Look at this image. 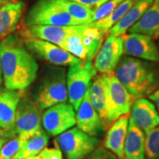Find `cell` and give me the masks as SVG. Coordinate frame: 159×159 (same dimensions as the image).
I'll use <instances>...</instances> for the list:
<instances>
[{"mask_svg":"<svg viewBox=\"0 0 159 159\" xmlns=\"http://www.w3.org/2000/svg\"><path fill=\"white\" fill-rule=\"evenodd\" d=\"M0 66L5 87L11 90H25L39 71L36 60L17 33L0 41Z\"/></svg>","mask_w":159,"mask_h":159,"instance_id":"cell-1","label":"cell"},{"mask_svg":"<svg viewBox=\"0 0 159 159\" xmlns=\"http://www.w3.org/2000/svg\"><path fill=\"white\" fill-rule=\"evenodd\" d=\"M114 74L134 99L149 97L159 88V69L138 58L121 57Z\"/></svg>","mask_w":159,"mask_h":159,"instance_id":"cell-2","label":"cell"},{"mask_svg":"<svg viewBox=\"0 0 159 159\" xmlns=\"http://www.w3.org/2000/svg\"><path fill=\"white\" fill-rule=\"evenodd\" d=\"M30 96L42 110L66 102V71L62 66H47L33 85Z\"/></svg>","mask_w":159,"mask_h":159,"instance_id":"cell-3","label":"cell"},{"mask_svg":"<svg viewBox=\"0 0 159 159\" xmlns=\"http://www.w3.org/2000/svg\"><path fill=\"white\" fill-rule=\"evenodd\" d=\"M105 35L90 23L75 25L63 49L81 61L93 62L102 47Z\"/></svg>","mask_w":159,"mask_h":159,"instance_id":"cell-4","label":"cell"},{"mask_svg":"<svg viewBox=\"0 0 159 159\" xmlns=\"http://www.w3.org/2000/svg\"><path fill=\"white\" fill-rule=\"evenodd\" d=\"M101 75L104 87L107 120L110 128L121 116L129 114L134 98L119 80L114 71Z\"/></svg>","mask_w":159,"mask_h":159,"instance_id":"cell-5","label":"cell"},{"mask_svg":"<svg viewBox=\"0 0 159 159\" xmlns=\"http://www.w3.org/2000/svg\"><path fill=\"white\" fill-rule=\"evenodd\" d=\"M25 27L33 25L74 26L80 23L58 7L55 0H38L23 21Z\"/></svg>","mask_w":159,"mask_h":159,"instance_id":"cell-6","label":"cell"},{"mask_svg":"<svg viewBox=\"0 0 159 159\" xmlns=\"http://www.w3.org/2000/svg\"><path fill=\"white\" fill-rule=\"evenodd\" d=\"M97 71L93 62L83 61L69 67L66 72L68 99L75 111L78 110Z\"/></svg>","mask_w":159,"mask_h":159,"instance_id":"cell-7","label":"cell"},{"mask_svg":"<svg viewBox=\"0 0 159 159\" xmlns=\"http://www.w3.org/2000/svg\"><path fill=\"white\" fill-rule=\"evenodd\" d=\"M42 109L30 94H24L16 112L15 134L21 141H25L42 129Z\"/></svg>","mask_w":159,"mask_h":159,"instance_id":"cell-8","label":"cell"},{"mask_svg":"<svg viewBox=\"0 0 159 159\" xmlns=\"http://www.w3.org/2000/svg\"><path fill=\"white\" fill-rule=\"evenodd\" d=\"M55 142L66 159H85L96 149L99 140L79 128H71L58 135Z\"/></svg>","mask_w":159,"mask_h":159,"instance_id":"cell-9","label":"cell"},{"mask_svg":"<svg viewBox=\"0 0 159 159\" xmlns=\"http://www.w3.org/2000/svg\"><path fill=\"white\" fill-rule=\"evenodd\" d=\"M26 48L40 58L57 66H71L83 62L58 46L35 38H23Z\"/></svg>","mask_w":159,"mask_h":159,"instance_id":"cell-10","label":"cell"},{"mask_svg":"<svg viewBox=\"0 0 159 159\" xmlns=\"http://www.w3.org/2000/svg\"><path fill=\"white\" fill-rule=\"evenodd\" d=\"M75 112L72 105L66 102L49 107L42 114L43 129L51 136H58L76 125Z\"/></svg>","mask_w":159,"mask_h":159,"instance_id":"cell-11","label":"cell"},{"mask_svg":"<svg viewBox=\"0 0 159 159\" xmlns=\"http://www.w3.org/2000/svg\"><path fill=\"white\" fill-rule=\"evenodd\" d=\"M25 90L0 88V137L9 140L16 137V112Z\"/></svg>","mask_w":159,"mask_h":159,"instance_id":"cell-12","label":"cell"},{"mask_svg":"<svg viewBox=\"0 0 159 159\" xmlns=\"http://www.w3.org/2000/svg\"><path fill=\"white\" fill-rule=\"evenodd\" d=\"M124 54L150 62L159 63V49L154 40L145 35L128 33L121 35Z\"/></svg>","mask_w":159,"mask_h":159,"instance_id":"cell-13","label":"cell"},{"mask_svg":"<svg viewBox=\"0 0 159 159\" xmlns=\"http://www.w3.org/2000/svg\"><path fill=\"white\" fill-rule=\"evenodd\" d=\"M121 36H108L94 57V68L100 74L112 72L123 55Z\"/></svg>","mask_w":159,"mask_h":159,"instance_id":"cell-14","label":"cell"},{"mask_svg":"<svg viewBox=\"0 0 159 159\" xmlns=\"http://www.w3.org/2000/svg\"><path fill=\"white\" fill-rule=\"evenodd\" d=\"M130 111V118L145 135L159 126V114L155 105L149 99L144 97L135 99Z\"/></svg>","mask_w":159,"mask_h":159,"instance_id":"cell-15","label":"cell"},{"mask_svg":"<svg viewBox=\"0 0 159 159\" xmlns=\"http://www.w3.org/2000/svg\"><path fill=\"white\" fill-rule=\"evenodd\" d=\"M72 27L73 26H29L22 29L21 35L24 38H35L43 40L54 43L63 49L66 40L72 30Z\"/></svg>","mask_w":159,"mask_h":159,"instance_id":"cell-16","label":"cell"},{"mask_svg":"<svg viewBox=\"0 0 159 159\" xmlns=\"http://www.w3.org/2000/svg\"><path fill=\"white\" fill-rule=\"evenodd\" d=\"M76 112L77 128L93 137H97L102 134L104 130L102 122L89 99V89Z\"/></svg>","mask_w":159,"mask_h":159,"instance_id":"cell-17","label":"cell"},{"mask_svg":"<svg viewBox=\"0 0 159 159\" xmlns=\"http://www.w3.org/2000/svg\"><path fill=\"white\" fill-rule=\"evenodd\" d=\"M129 114L121 116L111 125L103 142V147L114 153L118 159H123L124 146L128 132Z\"/></svg>","mask_w":159,"mask_h":159,"instance_id":"cell-18","label":"cell"},{"mask_svg":"<svg viewBox=\"0 0 159 159\" xmlns=\"http://www.w3.org/2000/svg\"><path fill=\"white\" fill-rule=\"evenodd\" d=\"M25 7V3L19 0L0 7V40L16 30Z\"/></svg>","mask_w":159,"mask_h":159,"instance_id":"cell-19","label":"cell"},{"mask_svg":"<svg viewBox=\"0 0 159 159\" xmlns=\"http://www.w3.org/2000/svg\"><path fill=\"white\" fill-rule=\"evenodd\" d=\"M145 138L144 133L130 117L123 159H145Z\"/></svg>","mask_w":159,"mask_h":159,"instance_id":"cell-20","label":"cell"},{"mask_svg":"<svg viewBox=\"0 0 159 159\" xmlns=\"http://www.w3.org/2000/svg\"><path fill=\"white\" fill-rule=\"evenodd\" d=\"M154 2V0H137L124 16L108 32V36H121L125 34L140 19Z\"/></svg>","mask_w":159,"mask_h":159,"instance_id":"cell-21","label":"cell"},{"mask_svg":"<svg viewBox=\"0 0 159 159\" xmlns=\"http://www.w3.org/2000/svg\"><path fill=\"white\" fill-rule=\"evenodd\" d=\"M129 33L145 35L155 40L159 37V5L152 3L140 19L128 30Z\"/></svg>","mask_w":159,"mask_h":159,"instance_id":"cell-22","label":"cell"},{"mask_svg":"<svg viewBox=\"0 0 159 159\" xmlns=\"http://www.w3.org/2000/svg\"><path fill=\"white\" fill-rule=\"evenodd\" d=\"M89 99L93 108L96 111L102 122L103 130L109 128L107 120L106 108L105 103L104 87H103L102 75H96L93 79L89 88Z\"/></svg>","mask_w":159,"mask_h":159,"instance_id":"cell-23","label":"cell"},{"mask_svg":"<svg viewBox=\"0 0 159 159\" xmlns=\"http://www.w3.org/2000/svg\"><path fill=\"white\" fill-rule=\"evenodd\" d=\"M49 142V134L43 129L25 141H21V146L13 159H24L35 156L46 148Z\"/></svg>","mask_w":159,"mask_h":159,"instance_id":"cell-24","label":"cell"},{"mask_svg":"<svg viewBox=\"0 0 159 159\" xmlns=\"http://www.w3.org/2000/svg\"><path fill=\"white\" fill-rule=\"evenodd\" d=\"M58 7L83 25L92 22L94 11L70 0H55Z\"/></svg>","mask_w":159,"mask_h":159,"instance_id":"cell-25","label":"cell"},{"mask_svg":"<svg viewBox=\"0 0 159 159\" xmlns=\"http://www.w3.org/2000/svg\"><path fill=\"white\" fill-rule=\"evenodd\" d=\"M136 1L137 0H124L114 11L111 12L106 17L98 21H93L90 24L97 29L100 30L104 34H106L109 30L114 27L124 16L125 13L133 7Z\"/></svg>","mask_w":159,"mask_h":159,"instance_id":"cell-26","label":"cell"},{"mask_svg":"<svg viewBox=\"0 0 159 159\" xmlns=\"http://www.w3.org/2000/svg\"><path fill=\"white\" fill-rule=\"evenodd\" d=\"M145 159H159V126L146 135Z\"/></svg>","mask_w":159,"mask_h":159,"instance_id":"cell-27","label":"cell"},{"mask_svg":"<svg viewBox=\"0 0 159 159\" xmlns=\"http://www.w3.org/2000/svg\"><path fill=\"white\" fill-rule=\"evenodd\" d=\"M21 144V141L17 136L7 140L0 149V159H13Z\"/></svg>","mask_w":159,"mask_h":159,"instance_id":"cell-28","label":"cell"},{"mask_svg":"<svg viewBox=\"0 0 159 159\" xmlns=\"http://www.w3.org/2000/svg\"><path fill=\"white\" fill-rule=\"evenodd\" d=\"M123 1L124 0H109L108 2L103 4L99 8H97L96 11H94V13L92 19V22L106 17L107 16L110 14L111 12L114 11Z\"/></svg>","mask_w":159,"mask_h":159,"instance_id":"cell-29","label":"cell"},{"mask_svg":"<svg viewBox=\"0 0 159 159\" xmlns=\"http://www.w3.org/2000/svg\"><path fill=\"white\" fill-rule=\"evenodd\" d=\"M85 159H118V158L104 147H99L91 152Z\"/></svg>","mask_w":159,"mask_h":159,"instance_id":"cell-30","label":"cell"},{"mask_svg":"<svg viewBox=\"0 0 159 159\" xmlns=\"http://www.w3.org/2000/svg\"><path fill=\"white\" fill-rule=\"evenodd\" d=\"M37 159H63V155L58 147L55 148H44L35 156Z\"/></svg>","mask_w":159,"mask_h":159,"instance_id":"cell-31","label":"cell"},{"mask_svg":"<svg viewBox=\"0 0 159 159\" xmlns=\"http://www.w3.org/2000/svg\"><path fill=\"white\" fill-rule=\"evenodd\" d=\"M70 1L75 2L84 5L93 11H96L100 6L105 4L109 0H70Z\"/></svg>","mask_w":159,"mask_h":159,"instance_id":"cell-32","label":"cell"},{"mask_svg":"<svg viewBox=\"0 0 159 159\" xmlns=\"http://www.w3.org/2000/svg\"><path fill=\"white\" fill-rule=\"evenodd\" d=\"M149 98H150L151 102L155 105V106H156V108H157L156 110L158 111L159 114V88L158 89H156L153 93H152V94L149 96Z\"/></svg>","mask_w":159,"mask_h":159,"instance_id":"cell-33","label":"cell"},{"mask_svg":"<svg viewBox=\"0 0 159 159\" xmlns=\"http://www.w3.org/2000/svg\"><path fill=\"white\" fill-rule=\"evenodd\" d=\"M16 1H17V0H0V7H2L3 5H6V4L14 2Z\"/></svg>","mask_w":159,"mask_h":159,"instance_id":"cell-34","label":"cell"},{"mask_svg":"<svg viewBox=\"0 0 159 159\" xmlns=\"http://www.w3.org/2000/svg\"><path fill=\"white\" fill-rule=\"evenodd\" d=\"M7 139H3V138H1V137H0V149H1V148L3 146V144H5V143L7 142Z\"/></svg>","mask_w":159,"mask_h":159,"instance_id":"cell-35","label":"cell"},{"mask_svg":"<svg viewBox=\"0 0 159 159\" xmlns=\"http://www.w3.org/2000/svg\"><path fill=\"white\" fill-rule=\"evenodd\" d=\"M2 69H1V66H0V88H1L2 83Z\"/></svg>","mask_w":159,"mask_h":159,"instance_id":"cell-36","label":"cell"},{"mask_svg":"<svg viewBox=\"0 0 159 159\" xmlns=\"http://www.w3.org/2000/svg\"><path fill=\"white\" fill-rule=\"evenodd\" d=\"M24 159H37L36 157L35 156H32V157H28V158H24Z\"/></svg>","mask_w":159,"mask_h":159,"instance_id":"cell-37","label":"cell"},{"mask_svg":"<svg viewBox=\"0 0 159 159\" xmlns=\"http://www.w3.org/2000/svg\"><path fill=\"white\" fill-rule=\"evenodd\" d=\"M154 3H156L158 5H159V0H154Z\"/></svg>","mask_w":159,"mask_h":159,"instance_id":"cell-38","label":"cell"}]
</instances>
